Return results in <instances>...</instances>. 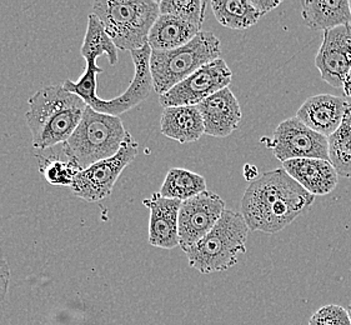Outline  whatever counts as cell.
I'll list each match as a JSON object with an SVG mask.
<instances>
[{
  "label": "cell",
  "mask_w": 351,
  "mask_h": 325,
  "mask_svg": "<svg viewBox=\"0 0 351 325\" xmlns=\"http://www.w3.org/2000/svg\"><path fill=\"white\" fill-rule=\"evenodd\" d=\"M329 162L337 174L351 178V104H348L344 119L334 134L328 138Z\"/></svg>",
  "instance_id": "23"
},
{
  "label": "cell",
  "mask_w": 351,
  "mask_h": 325,
  "mask_svg": "<svg viewBox=\"0 0 351 325\" xmlns=\"http://www.w3.org/2000/svg\"><path fill=\"white\" fill-rule=\"evenodd\" d=\"M315 65L325 83L332 88H343L351 71L350 24L324 32Z\"/></svg>",
  "instance_id": "13"
},
{
  "label": "cell",
  "mask_w": 351,
  "mask_h": 325,
  "mask_svg": "<svg viewBox=\"0 0 351 325\" xmlns=\"http://www.w3.org/2000/svg\"><path fill=\"white\" fill-rule=\"evenodd\" d=\"M267 147L281 162L294 159L329 160L328 138L306 127L296 117L281 121Z\"/></svg>",
  "instance_id": "10"
},
{
  "label": "cell",
  "mask_w": 351,
  "mask_h": 325,
  "mask_svg": "<svg viewBox=\"0 0 351 325\" xmlns=\"http://www.w3.org/2000/svg\"><path fill=\"white\" fill-rule=\"evenodd\" d=\"M210 5L217 21L232 30L250 28L261 18L250 0H215Z\"/></svg>",
  "instance_id": "21"
},
{
  "label": "cell",
  "mask_w": 351,
  "mask_h": 325,
  "mask_svg": "<svg viewBox=\"0 0 351 325\" xmlns=\"http://www.w3.org/2000/svg\"><path fill=\"white\" fill-rule=\"evenodd\" d=\"M249 226L241 213L225 210L217 226L184 253L189 265L202 274L224 272L238 263L246 252Z\"/></svg>",
  "instance_id": "4"
},
{
  "label": "cell",
  "mask_w": 351,
  "mask_h": 325,
  "mask_svg": "<svg viewBox=\"0 0 351 325\" xmlns=\"http://www.w3.org/2000/svg\"><path fill=\"white\" fill-rule=\"evenodd\" d=\"M139 153V144L133 135L128 133L118 154L95 162L77 174L71 186L77 198L89 203H97L108 198L119 179L123 170L133 162Z\"/></svg>",
  "instance_id": "7"
},
{
  "label": "cell",
  "mask_w": 351,
  "mask_h": 325,
  "mask_svg": "<svg viewBox=\"0 0 351 325\" xmlns=\"http://www.w3.org/2000/svg\"><path fill=\"white\" fill-rule=\"evenodd\" d=\"M10 283V268L4 258L0 256V303L7 297Z\"/></svg>",
  "instance_id": "27"
},
{
  "label": "cell",
  "mask_w": 351,
  "mask_h": 325,
  "mask_svg": "<svg viewBox=\"0 0 351 325\" xmlns=\"http://www.w3.org/2000/svg\"><path fill=\"white\" fill-rule=\"evenodd\" d=\"M202 32L197 25L176 16L160 14L149 33L148 45L152 50L167 51L184 47Z\"/></svg>",
  "instance_id": "20"
},
{
  "label": "cell",
  "mask_w": 351,
  "mask_h": 325,
  "mask_svg": "<svg viewBox=\"0 0 351 325\" xmlns=\"http://www.w3.org/2000/svg\"><path fill=\"white\" fill-rule=\"evenodd\" d=\"M343 92L346 97H351V71H349L348 77L345 79L344 85H343Z\"/></svg>",
  "instance_id": "30"
},
{
  "label": "cell",
  "mask_w": 351,
  "mask_h": 325,
  "mask_svg": "<svg viewBox=\"0 0 351 325\" xmlns=\"http://www.w3.org/2000/svg\"><path fill=\"white\" fill-rule=\"evenodd\" d=\"M349 313L340 305H325L310 318L309 325H349Z\"/></svg>",
  "instance_id": "26"
},
{
  "label": "cell",
  "mask_w": 351,
  "mask_h": 325,
  "mask_svg": "<svg viewBox=\"0 0 351 325\" xmlns=\"http://www.w3.org/2000/svg\"><path fill=\"white\" fill-rule=\"evenodd\" d=\"M129 132L119 117L86 106L75 132L63 144V153L82 170L118 154Z\"/></svg>",
  "instance_id": "5"
},
{
  "label": "cell",
  "mask_w": 351,
  "mask_h": 325,
  "mask_svg": "<svg viewBox=\"0 0 351 325\" xmlns=\"http://www.w3.org/2000/svg\"><path fill=\"white\" fill-rule=\"evenodd\" d=\"M39 171L51 185L71 186L82 168L71 159L63 162L58 158H42L39 160Z\"/></svg>",
  "instance_id": "25"
},
{
  "label": "cell",
  "mask_w": 351,
  "mask_h": 325,
  "mask_svg": "<svg viewBox=\"0 0 351 325\" xmlns=\"http://www.w3.org/2000/svg\"><path fill=\"white\" fill-rule=\"evenodd\" d=\"M206 191V182L202 176L183 168H171L164 179L160 195L164 198L185 202Z\"/></svg>",
  "instance_id": "22"
},
{
  "label": "cell",
  "mask_w": 351,
  "mask_h": 325,
  "mask_svg": "<svg viewBox=\"0 0 351 325\" xmlns=\"http://www.w3.org/2000/svg\"><path fill=\"white\" fill-rule=\"evenodd\" d=\"M225 202L218 194L205 191L182 202L179 210V247L185 252L203 239L224 214Z\"/></svg>",
  "instance_id": "11"
},
{
  "label": "cell",
  "mask_w": 351,
  "mask_h": 325,
  "mask_svg": "<svg viewBox=\"0 0 351 325\" xmlns=\"http://www.w3.org/2000/svg\"><path fill=\"white\" fill-rule=\"evenodd\" d=\"M221 56V43L213 32L202 30L191 42L178 49L152 50L150 71L159 97Z\"/></svg>",
  "instance_id": "6"
},
{
  "label": "cell",
  "mask_w": 351,
  "mask_h": 325,
  "mask_svg": "<svg viewBox=\"0 0 351 325\" xmlns=\"http://www.w3.org/2000/svg\"><path fill=\"white\" fill-rule=\"evenodd\" d=\"M314 200V195L279 168L264 173L246 188L241 214L249 229L279 233L306 212Z\"/></svg>",
  "instance_id": "1"
},
{
  "label": "cell",
  "mask_w": 351,
  "mask_h": 325,
  "mask_svg": "<svg viewBox=\"0 0 351 325\" xmlns=\"http://www.w3.org/2000/svg\"><path fill=\"white\" fill-rule=\"evenodd\" d=\"M346 311H348V313H349V317H350L351 320V304L348 306V309H346Z\"/></svg>",
  "instance_id": "31"
},
{
  "label": "cell",
  "mask_w": 351,
  "mask_h": 325,
  "mask_svg": "<svg viewBox=\"0 0 351 325\" xmlns=\"http://www.w3.org/2000/svg\"><path fill=\"white\" fill-rule=\"evenodd\" d=\"M232 71L224 59L206 64L182 83L171 88L159 97V103L164 108L169 106H199L213 94L229 88Z\"/></svg>",
  "instance_id": "9"
},
{
  "label": "cell",
  "mask_w": 351,
  "mask_h": 325,
  "mask_svg": "<svg viewBox=\"0 0 351 325\" xmlns=\"http://www.w3.org/2000/svg\"><path fill=\"white\" fill-rule=\"evenodd\" d=\"M92 13L118 50L132 53L148 44L149 33L160 15V8L155 0H98L93 4Z\"/></svg>",
  "instance_id": "3"
},
{
  "label": "cell",
  "mask_w": 351,
  "mask_h": 325,
  "mask_svg": "<svg viewBox=\"0 0 351 325\" xmlns=\"http://www.w3.org/2000/svg\"><path fill=\"white\" fill-rule=\"evenodd\" d=\"M103 54L108 56L110 65H115L118 62V48L106 34V29L98 18L90 13L88 16V27L82 47V56L86 62L84 74L77 82L65 80L63 84L65 91L80 97L86 104L98 98L97 77L104 69L97 65V59Z\"/></svg>",
  "instance_id": "8"
},
{
  "label": "cell",
  "mask_w": 351,
  "mask_h": 325,
  "mask_svg": "<svg viewBox=\"0 0 351 325\" xmlns=\"http://www.w3.org/2000/svg\"><path fill=\"white\" fill-rule=\"evenodd\" d=\"M160 14L176 16L202 29L205 19V0H162L159 1Z\"/></svg>",
  "instance_id": "24"
},
{
  "label": "cell",
  "mask_w": 351,
  "mask_h": 325,
  "mask_svg": "<svg viewBox=\"0 0 351 325\" xmlns=\"http://www.w3.org/2000/svg\"><path fill=\"white\" fill-rule=\"evenodd\" d=\"M349 325H351V323H350V324H349Z\"/></svg>",
  "instance_id": "33"
},
{
  "label": "cell",
  "mask_w": 351,
  "mask_h": 325,
  "mask_svg": "<svg viewBox=\"0 0 351 325\" xmlns=\"http://www.w3.org/2000/svg\"><path fill=\"white\" fill-rule=\"evenodd\" d=\"M150 210L149 243L160 249L179 247V210L182 202L164 198L160 193H154L143 202Z\"/></svg>",
  "instance_id": "14"
},
{
  "label": "cell",
  "mask_w": 351,
  "mask_h": 325,
  "mask_svg": "<svg viewBox=\"0 0 351 325\" xmlns=\"http://www.w3.org/2000/svg\"><path fill=\"white\" fill-rule=\"evenodd\" d=\"M282 169L314 197L326 195L337 185L339 174L329 160L294 159L282 162Z\"/></svg>",
  "instance_id": "17"
},
{
  "label": "cell",
  "mask_w": 351,
  "mask_h": 325,
  "mask_svg": "<svg viewBox=\"0 0 351 325\" xmlns=\"http://www.w3.org/2000/svg\"><path fill=\"white\" fill-rule=\"evenodd\" d=\"M302 18L311 30L328 32L351 24L350 5L348 0H302Z\"/></svg>",
  "instance_id": "19"
},
{
  "label": "cell",
  "mask_w": 351,
  "mask_h": 325,
  "mask_svg": "<svg viewBox=\"0 0 351 325\" xmlns=\"http://www.w3.org/2000/svg\"><path fill=\"white\" fill-rule=\"evenodd\" d=\"M349 5H350V13H351V0H350V1H349ZM350 25H351V24H350Z\"/></svg>",
  "instance_id": "32"
},
{
  "label": "cell",
  "mask_w": 351,
  "mask_h": 325,
  "mask_svg": "<svg viewBox=\"0 0 351 325\" xmlns=\"http://www.w3.org/2000/svg\"><path fill=\"white\" fill-rule=\"evenodd\" d=\"M25 119L38 150L64 144L75 132L88 104L63 85L45 86L28 100Z\"/></svg>",
  "instance_id": "2"
},
{
  "label": "cell",
  "mask_w": 351,
  "mask_h": 325,
  "mask_svg": "<svg viewBox=\"0 0 351 325\" xmlns=\"http://www.w3.org/2000/svg\"><path fill=\"white\" fill-rule=\"evenodd\" d=\"M244 177L247 179V180H256L258 179V170H256V167H253V165H250V164H246L245 167H244Z\"/></svg>",
  "instance_id": "29"
},
{
  "label": "cell",
  "mask_w": 351,
  "mask_h": 325,
  "mask_svg": "<svg viewBox=\"0 0 351 325\" xmlns=\"http://www.w3.org/2000/svg\"><path fill=\"white\" fill-rule=\"evenodd\" d=\"M348 104L340 97L319 94L304 101L296 113V118L316 133L329 138L341 125Z\"/></svg>",
  "instance_id": "16"
},
{
  "label": "cell",
  "mask_w": 351,
  "mask_h": 325,
  "mask_svg": "<svg viewBox=\"0 0 351 325\" xmlns=\"http://www.w3.org/2000/svg\"><path fill=\"white\" fill-rule=\"evenodd\" d=\"M197 106L203 117L205 134L226 138L239 128L243 113L230 88L213 94Z\"/></svg>",
  "instance_id": "15"
},
{
  "label": "cell",
  "mask_w": 351,
  "mask_h": 325,
  "mask_svg": "<svg viewBox=\"0 0 351 325\" xmlns=\"http://www.w3.org/2000/svg\"><path fill=\"white\" fill-rule=\"evenodd\" d=\"M253 7L258 10L260 16L267 14L269 12H271L273 9L279 7L281 1H274V0H250Z\"/></svg>",
  "instance_id": "28"
},
{
  "label": "cell",
  "mask_w": 351,
  "mask_h": 325,
  "mask_svg": "<svg viewBox=\"0 0 351 325\" xmlns=\"http://www.w3.org/2000/svg\"><path fill=\"white\" fill-rule=\"evenodd\" d=\"M160 129L162 135L182 144L197 142L205 134L203 117L197 106L164 108Z\"/></svg>",
  "instance_id": "18"
},
{
  "label": "cell",
  "mask_w": 351,
  "mask_h": 325,
  "mask_svg": "<svg viewBox=\"0 0 351 325\" xmlns=\"http://www.w3.org/2000/svg\"><path fill=\"white\" fill-rule=\"evenodd\" d=\"M130 56L133 59L135 73L127 91L119 97H115L110 100L101 99L98 97L88 104L94 110L99 113L120 117L121 114L127 113L135 106H139L148 98L152 91H154L153 77L150 71L152 48L147 44L144 48L132 51Z\"/></svg>",
  "instance_id": "12"
}]
</instances>
